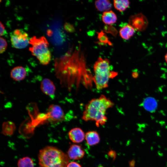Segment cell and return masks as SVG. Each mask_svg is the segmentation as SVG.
Here are the masks:
<instances>
[{
  "mask_svg": "<svg viewBox=\"0 0 167 167\" xmlns=\"http://www.w3.org/2000/svg\"><path fill=\"white\" fill-rule=\"evenodd\" d=\"M75 52L71 56L67 55L55 60L56 77L61 84L69 88L75 82L76 78H82L84 85L87 87L90 86L92 81V77L86 68L83 57L82 56L79 57V54Z\"/></svg>",
  "mask_w": 167,
  "mask_h": 167,
  "instance_id": "1",
  "label": "cell"
},
{
  "mask_svg": "<svg viewBox=\"0 0 167 167\" xmlns=\"http://www.w3.org/2000/svg\"><path fill=\"white\" fill-rule=\"evenodd\" d=\"M113 103L104 95L91 99L86 105L82 118L85 121H94L96 126L105 125L107 120V110L113 107Z\"/></svg>",
  "mask_w": 167,
  "mask_h": 167,
  "instance_id": "2",
  "label": "cell"
},
{
  "mask_svg": "<svg viewBox=\"0 0 167 167\" xmlns=\"http://www.w3.org/2000/svg\"><path fill=\"white\" fill-rule=\"evenodd\" d=\"M40 167H66L69 158L61 150L51 146L41 149L38 155Z\"/></svg>",
  "mask_w": 167,
  "mask_h": 167,
  "instance_id": "3",
  "label": "cell"
},
{
  "mask_svg": "<svg viewBox=\"0 0 167 167\" xmlns=\"http://www.w3.org/2000/svg\"><path fill=\"white\" fill-rule=\"evenodd\" d=\"M94 75L92 81L96 88L102 89L108 86L110 79H113L118 75L117 72L111 71L110 62L107 58L99 57L93 66Z\"/></svg>",
  "mask_w": 167,
  "mask_h": 167,
  "instance_id": "4",
  "label": "cell"
},
{
  "mask_svg": "<svg viewBox=\"0 0 167 167\" xmlns=\"http://www.w3.org/2000/svg\"><path fill=\"white\" fill-rule=\"evenodd\" d=\"M29 50L42 65L48 64L51 58V55L49 48V44L44 36L37 37L34 36L30 38Z\"/></svg>",
  "mask_w": 167,
  "mask_h": 167,
  "instance_id": "5",
  "label": "cell"
},
{
  "mask_svg": "<svg viewBox=\"0 0 167 167\" xmlns=\"http://www.w3.org/2000/svg\"><path fill=\"white\" fill-rule=\"evenodd\" d=\"M11 41L13 47L23 49L29 44L30 38L28 33L22 29H16L10 33Z\"/></svg>",
  "mask_w": 167,
  "mask_h": 167,
  "instance_id": "6",
  "label": "cell"
},
{
  "mask_svg": "<svg viewBox=\"0 0 167 167\" xmlns=\"http://www.w3.org/2000/svg\"><path fill=\"white\" fill-rule=\"evenodd\" d=\"M45 114L46 119L51 123L60 122L66 119L63 111L59 105H50Z\"/></svg>",
  "mask_w": 167,
  "mask_h": 167,
  "instance_id": "7",
  "label": "cell"
},
{
  "mask_svg": "<svg viewBox=\"0 0 167 167\" xmlns=\"http://www.w3.org/2000/svg\"><path fill=\"white\" fill-rule=\"evenodd\" d=\"M128 24L135 31L142 32L148 27V21L144 15L142 13H139L131 15L129 19Z\"/></svg>",
  "mask_w": 167,
  "mask_h": 167,
  "instance_id": "8",
  "label": "cell"
},
{
  "mask_svg": "<svg viewBox=\"0 0 167 167\" xmlns=\"http://www.w3.org/2000/svg\"><path fill=\"white\" fill-rule=\"evenodd\" d=\"M40 88L42 92L52 99L55 97L56 87L53 82L49 79L45 78L41 83Z\"/></svg>",
  "mask_w": 167,
  "mask_h": 167,
  "instance_id": "9",
  "label": "cell"
},
{
  "mask_svg": "<svg viewBox=\"0 0 167 167\" xmlns=\"http://www.w3.org/2000/svg\"><path fill=\"white\" fill-rule=\"evenodd\" d=\"M85 152L81 146L77 144H73L70 147L67 152L69 158L77 160L82 158L84 156Z\"/></svg>",
  "mask_w": 167,
  "mask_h": 167,
  "instance_id": "10",
  "label": "cell"
},
{
  "mask_svg": "<svg viewBox=\"0 0 167 167\" xmlns=\"http://www.w3.org/2000/svg\"><path fill=\"white\" fill-rule=\"evenodd\" d=\"M27 69L21 66L14 67L10 72V76L13 80L20 81L24 80L27 75Z\"/></svg>",
  "mask_w": 167,
  "mask_h": 167,
  "instance_id": "11",
  "label": "cell"
},
{
  "mask_svg": "<svg viewBox=\"0 0 167 167\" xmlns=\"http://www.w3.org/2000/svg\"><path fill=\"white\" fill-rule=\"evenodd\" d=\"M85 135L83 130L78 127L71 129L68 133L70 139L75 143L82 142L85 139Z\"/></svg>",
  "mask_w": 167,
  "mask_h": 167,
  "instance_id": "12",
  "label": "cell"
},
{
  "mask_svg": "<svg viewBox=\"0 0 167 167\" xmlns=\"http://www.w3.org/2000/svg\"><path fill=\"white\" fill-rule=\"evenodd\" d=\"M135 30L131 25L126 24L122 27L119 31V35L123 39L127 40L134 35Z\"/></svg>",
  "mask_w": 167,
  "mask_h": 167,
  "instance_id": "13",
  "label": "cell"
},
{
  "mask_svg": "<svg viewBox=\"0 0 167 167\" xmlns=\"http://www.w3.org/2000/svg\"><path fill=\"white\" fill-rule=\"evenodd\" d=\"M85 139L87 144L90 146L96 145L100 141L99 134L95 131L87 132L85 135Z\"/></svg>",
  "mask_w": 167,
  "mask_h": 167,
  "instance_id": "14",
  "label": "cell"
},
{
  "mask_svg": "<svg viewBox=\"0 0 167 167\" xmlns=\"http://www.w3.org/2000/svg\"><path fill=\"white\" fill-rule=\"evenodd\" d=\"M102 21L107 25H111L116 23L117 17L112 11L104 12L101 16Z\"/></svg>",
  "mask_w": 167,
  "mask_h": 167,
  "instance_id": "15",
  "label": "cell"
},
{
  "mask_svg": "<svg viewBox=\"0 0 167 167\" xmlns=\"http://www.w3.org/2000/svg\"><path fill=\"white\" fill-rule=\"evenodd\" d=\"M143 104L144 109L150 112L155 111L157 106L156 100L152 97L146 98L144 100Z\"/></svg>",
  "mask_w": 167,
  "mask_h": 167,
  "instance_id": "16",
  "label": "cell"
},
{
  "mask_svg": "<svg viewBox=\"0 0 167 167\" xmlns=\"http://www.w3.org/2000/svg\"><path fill=\"white\" fill-rule=\"evenodd\" d=\"M95 6L98 11L104 12L109 11L112 7V4L109 1L97 0L95 2Z\"/></svg>",
  "mask_w": 167,
  "mask_h": 167,
  "instance_id": "17",
  "label": "cell"
},
{
  "mask_svg": "<svg viewBox=\"0 0 167 167\" xmlns=\"http://www.w3.org/2000/svg\"><path fill=\"white\" fill-rule=\"evenodd\" d=\"M130 2L127 0H115L113 1L115 8L120 12L126 10L129 6Z\"/></svg>",
  "mask_w": 167,
  "mask_h": 167,
  "instance_id": "18",
  "label": "cell"
},
{
  "mask_svg": "<svg viewBox=\"0 0 167 167\" xmlns=\"http://www.w3.org/2000/svg\"><path fill=\"white\" fill-rule=\"evenodd\" d=\"M18 167H34L32 160L28 157H24L20 159L17 163Z\"/></svg>",
  "mask_w": 167,
  "mask_h": 167,
  "instance_id": "19",
  "label": "cell"
},
{
  "mask_svg": "<svg viewBox=\"0 0 167 167\" xmlns=\"http://www.w3.org/2000/svg\"><path fill=\"white\" fill-rule=\"evenodd\" d=\"M15 128V125L11 122H5L3 125V131L5 134H11Z\"/></svg>",
  "mask_w": 167,
  "mask_h": 167,
  "instance_id": "20",
  "label": "cell"
},
{
  "mask_svg": "<svg viewBox=\"0 0 167 167\" xmlns=\"http://www.w3.org/2000/svg\"><path fill=\"white\" fill-rule=\"evenodd\" d=\"M97 37L99 42L100 43L103 45L108 44L109 45H112L111 43L109 40L108 36L103 31L98 33Z\"/></svg>",
  "mask_w": 167,
  "mask_h": 167,
  "instance_id": "21",
  "label": "cell"
},
{
  "mask_svg": "<svg viewBox=\"0 0 167 167\" xmlns=\"http://www.w3.org/2000/svg\"><path fill=\"white\" fill-rule=\"evenodd\" d=\"M104 30L105 32L110 33L114 36H116L118 33L117 30L111 25H105Z\"/></svg>",
  "mask_w": 167,
  "mask_h": 167,
  "instance_id": "22",
  "label": "cell"
},
{
  "mask_svg": "<svg viewBox=\"0 0 167 167\" xmlns=\"http://www.w3.org/2000/svg\"><path fill=\"white\" fill-rule=\"evenodd\" d=\"M0 53H3L6 49L7 46V43L6 40L3 37H0Z\"/></svg>",
  "mask_w": 167,
  "mask_h": 167,
  "instance_id": "23",
  "label": "cell"
},
{
  "mask_svg": "<svg viewBox=\"0 0 167 167\" xmlns=\"http://www.w3.org/2000/svg\"><path fill=\"white\" fill-rule=\"evenodd\" d=\"M64 28L67 32H73L75 31L74 27L71 24L66 23L64 24Z\"/></svg>",
  "mask_w": 167,
  "mask_h": 167,
  "instance_id": "24",
  "label": "cell"
},
{
  "mask_svg": "<svg viewBox=\"0 0 167 167\" xmlns=\"http://www.w3.org/2000/svg\"><path fill=\"white\" fill-rule=\"evenodd\" d=\"M0 35L1 36H3L6 35L7 34V32L5 28V27L1 22L0 23Z\"/></svg>",
  "mask_w": 167,
  "mask_h": 167,
  "instance_id": "25",
  "label": "cell"
},
{
  "mask_svg": "<svg viewBox=\"0 0 167 167\" xmlns=\"http://www.w3.org/2000/svg\"><path fill=\"white\" fill-rule=\"evenodd\" d=\"M66 167H82L81 165L75 162H71L69 163Z\"/></svg>",
  "mask_w": 167,
  "mask_h": 167,
  "instance_id": "26",
  "label": "cell"
},
{
  "mask_svg": "<svg viewBox=\"0 0 167 167\" xmlns=\"http://www.w3.org/2000/svg\"><path fill=\"white\" fill-rule=\"evenodd\" d=\"M165 60L166 62L167 63V53H166L165 55Z\"/></svg>",
  "mask_w": 167,
  "mask_h": 167,
  "instance_id": "27",
  "label": "cell"
}]
</instances>
